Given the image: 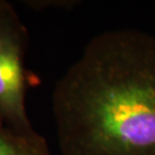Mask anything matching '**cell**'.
Masks as SVG:
<instances>
[{
  "instance_id": "cell-1",
  "label": "cell",
  "mask_w": 155,
  "mask_h": 155,
  "mask_svg": "<svg viewBox=\"0 0 155 155\" xmlns=\"http://www.w3.org/2000/svg\"><path fill=\"white\" fill-rule=\"evenodd\" d=\"M51 100L61 155H155V36L96 35Z\"/></svg>"
},
{
  "instance_id": "cell-2",
  "label": "cell",
  "mask_w": 155,
  "mask_h": 155,
  "mask_svg": "<svg viewBox=\"0 0 155 155\" xmlns=\"http://www.w3.org/2000/svg\"><path fill=\"white\" fill-rule=\"evenodd\" d=\"M26 45V28L11 6L0 18V117L17 131L32 133L25 106Z\"/></svg>"
},
{
  "instance_id": "cell-3",
  "label": "cell",
  "mask_w": 155,
  "mask_h": 155,
  "mask_svg": "<svg viewBox=\"0 0 155 155\" xmlns=\"http://www.w3.org/2000/svg\"><path fill=\"white\" fill-rule=\"evenodd\" d=\"M0 155H51L48 142L35 131L22 133L0 117Z\"/></svg>"
},
{
  "instance_id": "cell-4",
  "label": "cell",
  "mask_w": 155,
  "mask_h": 155,
  "mask_svg": "<svg viewBox=\"0 0 155 155\" xmlns=\"http://www.w3.org/2000/svg\"><path fill=\"white\" fill-rule=\"evenodd\" d=\"M24 3L35 10H42L48 8L73 9L81 2L76 0H30V1H24Z\"/></svg>"
},
{
  "instance_id": "cell-5",
  "label": "cell",
  "mask_w": 155,
  "mask_h": 155,
  "mask_svg": "<svg viewBox=\"0 0 155 155\" xmlns=\"http://www.w3.org/2000/svg\"><path fill=\"white\" fill-rule=\"evenodd\" d=\"M11 6L12 5L10 4V3L6 2V1H4V0H0V18L4 15L5 12L7 11Z\"/></svg>"
}]
</instances>
